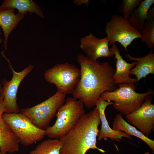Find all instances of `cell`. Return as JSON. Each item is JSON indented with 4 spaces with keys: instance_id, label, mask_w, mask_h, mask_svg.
I'll return each instance as SVG.
<instances>
[{
    "instance_id": "20",
    "label": "cell",
    "mask_w": 154,
    "mask_h": 154,
    "mask_svg": "<svg viewBox=\"0 0 154 154\" xmlns=\"http://www.w3.org/2000/svg\"><path fill=\"white\" fill-rule=\"evenodd\" d=\"M148 18L146 20L143 27L140 31L141 40L144 42L150 49L154 46V7L149 10Z\"/></svg>"
},
{
    "instance_id": "24",
    "label": "cell",
    "mask_w": 154,
    "mask_h": 154,
    "mask_svg": "<svg viewBox=\"0 0 154 154\" xmlns=\"http://www.w3.org/2000/svg\"><path fill=\"white\" fill-rule=\"evenodd\" d=\"M2 86H1V83L0 82V93H1L2 91Z\"/></svg>"
},
{
    "instance_id": "17",
    "label": "cell",
    "mask_w": 154,
    "mask_h": 154,
    "mask_svg": "<svg viewBox=\"0 0 154 154\" xmlns=\"http://www.w3.org/2000/svg\"><path fill=\"white\" fill-rule=\"evenodd\" d=\"M17 9L19 13L30 15L34 13L41 18H44L40 7L32 0H5L0 6V10L7 9Z\"/></svg>"
},
{
    "instance_id": "27",
    "label": "cell",
    "mask_w": 154,
    "mask_h": 154,
    "mask_svg": "<svg viewBox=\"0 0 154 154\" xmlns=\"http://www.w3.org/2000/svg\"><path fill=\"white\" fill-rule=\"evenodd\" d=\"M0 154H2L0 151Z\"/></svg>"
},
{
    "instance_id": "8",
    "label": "cell",
    "mask_w": 154,
    "mask_h": 154,
    "mask_svg": "<svg viewBox=\"0 0 154 154\" xmlns=\"http://www.w3.org/2000/svg\"><path fill=\"white\" fill-rule=\"evenodd\" d=\"M105 31L109 45L112 46L115 42H118L127 52V47L133 41L141 37L140 31L133 27L128 20L117 15L112 16L106 24Z\"/></svg>"
},
{
    "instance_id": "18",
    "label": "cell",
    "mask_w": 154,
    "mask_h": 154,
    "mask_svg": "<svg viewBox=\"0 0 154 154\" xmlns=\"http://www.w3.org/2000/svg\"><path fill=\"white\" fill-rule=\"evenodd\" d=\"M112 129L123 131L129 136H133L145 142L154 152V141L145 136L135 127L131 125L123 118L121 114H117L114 118Z\"/></svg>"
},
{
    "instance_id": "21",
    "label": "cell",
    "mask_w": 154,
    "mask_h": 154,
    "mask_svg": "<svg viewBox=\"0 0 154 154\" xmlns=\"http://www.w3.org/2000/svg\"><path fill=\"white\" fill-rule=\"evenodd\" d=\"M61 144L59 139L44 140L32 150L29 154H60Z\"/></svg>"
},
{
    "instance_id": "26",
    "label": "cell",
    "mask_w": 154,
    "mask_h": 154,
    "mask_svg": "<svg viewBox=\"0 0 154 154\" xmlns=\"http://www.w3.org/2000/svg\"><path fill=\"white\" fill-rule=\"evenodd\" d=\"M144 154H149V152H146Z\"/></svg>"
},
{
    "instance_id": "1",
    "label": "cell",
    "mask_w": 154,
    "mask_h": 154,
    "mask_svg": "<svg viewBox=\"0 0 154 154\" xmlns=\"http://www.w3.org/2000/svg\"><path fill=\"white\" fill-rule=\"evenodd\" d=\"M76 60L80 67V79L72 94L89 108L95 106L101 95L106 91L117 88L113 76L115 71L108 62L99 63L83 54H79Z\"/></svg>"
},
{
    "instance_id": "7",
    "label": "cell",
    "mask_w": 154,
    "mask_h": 154,
    "mask_svg": "<svg viewBox=\"0 0 154 154\" xmlns=\"http://www.w3.org/2000/svg\"><path fill=\"white\" fill-rule=\"evenodd\" d=\"M80 69L68 62L57 64L45 71V80L55 85L57 89L66 94H72L80 78Z\"/></svg>"
},
{
    "instance_id": "3",
    "label": "cell",
    "mask_w": 154,
    "mask_h": 154,
    "mask_svg": "<svg viewBox=\"0 0 154 154\" xmlns=\"http://www.w3.org/2000/svg\"><path fill=\"white\" fill-rule=\"evenodd\" d=\"M119 88L112 91H106L100 97L106 101H113L114 108L120 114L128 115L135 111L141 106L148 95L153 94L150 89L144 93L135 92L134 83H125L118 84Z\"/></svg>"
},
{
    "instance_id": "10",
    "label": "cell",
    "mask_w": 154,
    "mask_h": 154,
    "mask_svg": "<svg viewBox=\"0 0 154 154\" xmlns=\"http://www.w3.org/2000/svg\"><path fill=\"white\" fill-rule=\"evenodd\" d=\"M152 100L151 96H147L138 109L126 116L129 123L148 138L154 125V105L151 103Z\"/></svg>"
},
{
    "instance_id": "12",
    "label": "cell",
    "mask_w": 154,
    "mask_h": 154,
    "mask_svg": "<svg viewBox=\"0 0 154 154\" xmlns=\"http://www.w3.org/2000/svg\"><path fill=\"white\" fill-rule=\"evenodd\" d=\"M113 104L114 102L106 101L100 97L96 102L95 106L99 111L101 123V128L98 135V140H101L103 139L109 138L119 142L123 137L132 139V137L125 132L113 130L110 126L106 117L105 110L108 106Z\"/></svg>"
},
{
    "instance_id": "16",
    "label": "cell",
    "mask_w": 154,
    "mask_h": 154,
    "mask_svg": "<svg viewBox=\"0 0 154 154\" xmlns=\"http://www.w3.org/2000/svg\"><path fill=\"white\" fill-rule=\"evenodd\" d=\"M19 140L9 125L4 120L0 124V151L2 154L12 153L19 149Z\"/></svg>"
},
{
    "instance_id": "2",
    "label": "cell",
    "mask_w": 154,
    "mask_h": 154,
    "mask_svg": "<svg viewBox=\"0 0 154 154\" xmlns=\"http://www.w3.org/2000/svg\"><path fill=\"white\" fill-rule=\"evenodd\" d=\"M101 123L99 111L96 107L85 114L71 130L59 139L61 144L60 154H85L89 149L105 151L96 146L97 137Z\"/></svg>"
},
{
    "instance_id": "9",
    "label": "cell",
    "mask_w": 154,
    "mask_h": 154,
    "mask_svg": "<svg viewBox=\"0 0 154 154\" xmlns=\"http://www.w3.org/2000/svg\"><path fill=\"white\" fill-rule=\"evenodd\" d=\"M1 54L9 62V66L13 74L12 78L10 81L3 79L2 81L3 86L0 95L3 98L6 110L5 113H20V110L17 103V95L18 88L24 78L33 69V66L29 64L22 71L16 72L13 69L10 60L5 56L4 51L2 52Z\"/></svg>"
},
{
    "instance_id": "19",
    "label": "cell",
    "mask_w": 154,
    "mask_h": 154,
    "mask_svg": "<svg viewBox=\"0 0 154 154\" xmlns=\"http://www.w3.org/2000/svg\"><path fill=\"white\" fill-rule=\"evenodd\" d=\"M154 3V0H142L128 19L130 24L137 30L140 31L143 29L148 18L149 11Z\"/></svg>"
},
{
    "instance_id": "15",
    "label": "cell",
    "mask_w": 154,
    "mask_h": 154,
    "mask_svg": "<svg viewBox=\"0 0 154 154\" xmlns=\"http://www.w3.org/2000/svg\"><path fill=\"white\" fill-rule=\"evenodd\" d=\"M14 11L15 9H13L0 10V26L4 32L5 50L7 48V42L10 34L27 14L20 13L15 14Z\"/></svg>"
},
{
    "instance_id": "25",
    "label": "cell",
    "mask_w": 154,
    "mask_h": 154,
    "mask_svg": "<svg viewBox=\"0 0 154 154\" xmlns=\"http://www.w3.org/2000/svg\"><path fill=\"white\" fill-rule=\"evenodd\" d=\"M1 33L0 32V35H1ZM2 41V40H1V38H0V44L1 43Z\"/></svg>"
},
{
    "instance_id": "14",
    "label": "cell",
    "mask_w": 154,
    "mask_h": 154,
    "mask_svg": "<svg viewBox=\"0 0 154 154\" xmlns=\"http://www.w3.org/2000/svg\"><path fill=\"white\" fill-rule=\"evenodd\" d=\"M153 52L151 50L147 55L141 58L134 57L129 54L125 55L129 60L137 62L135 66L130 70L129 75H135L137 82L150 74H154V54Z\"/></svg>"
},
{
    "instance_id": "22",
    "label": "cell",
    "mask_w": 154,
    "mask_h": 154,
    "mask_svg": "<svg viewBox=\"0 0 154 154\" xmlns=\"http://www.w3.org/2000/svg\"><path fill=\"white\" fill-rule=\"evenodd\" d=\"M142 0H123L121 5L118 8V11L123 17L128 20L134 10L140 5Z\"/></svg>"
},
{
    "instance_id": "5",
    "label": "cell",
    "mask_w": 154,
    "mask_h": 154,
    "mask_svg": "<svg viewBox=\"0 0 154 154\" xmlns=\"http://www.w3.org/2000/svg\"><path fill=\"white\" fill-rule=\"evenodd\" d=\"M66 94L57 90L45 101L31 108L21 109L20 113L27 117L37 127L45 130L58 109L65 103Z\"/></svg>"
},
{
    "instance_id": "6",
    "label": "cell",
    "mask_w": 154,
    "mask_h": 154,
    "mask_svg": "<svg viewBox=\"0 0 154 154\" xmlns=\"http://www.w3.org/2000/svg\"><path fill=\"white\" fill-rule=\"evenodd\" d=\"M3 119L9 126L19 143L29 146L42 140L46 135L45 130L40 129L26 116L21 113H4Z\"/></svg>"
},
{
    "instance_id": "11",
    "label": "cell",
    "mask_w": 154,
    "mask_h": 154,
    "mask_svg": "<svg viewBox=\"0 0 154 154\" xmlns=\"http://www.w3.org/2000/svg\"><path fill=\"white\" fill-rule=\"evenodd\" d=\"M80 42V47L86 56L92 60L97 61L102 57L113 56L109 47L107 37L99 38L91 33L81 38Z\"/></svg>"
},
{
    "instance_id": "13",
    "label": "cell",
    "mask_w": 154,
    "mask_h": 154,
    "mask_svg": "<svg viewBox=\"0 0 154 154\" xmlns=\"http://www.w3.org/2000/svg\"><path fill=\"white\" fill-rule=\"evenodd\" d=\"M110 51L116 59V70L113 76L116 84L125 83H135L137 82L136 79L129 77V72L137 63L136 61L131 63L127 62L121 55L119 50L115 44L112 45Z\"/></svg>"
},
{
    "instance_id": "4",
    "label": "cell",
    "mask_w": 154,
    "mask_h": 154,
    "mask_svg": "<svg viewBox=\"0 0 154 154\" xmlns=\"http://www.w3.org/2000/svg\"><path fill=\"white\" fill-rule=\"evenodd\" d=\"M84 106L80 100L73 97L67 98L57 111L55 123L46 129V135L50 138L59 139L67 134L85 114Z\"/></svg>"
},
{
    "instance_id": "23",
    "label": "cell",
    "mask_w": 154,
    "mask_h": 154,
    "mask_svg": "<svg viewBox=\"0 0 154 154\" xmlns=\"http://www.w3.org/2000/svg\"><path fill=\"white\" fill-rule=\"evenodd\" d=\"M6 111L3 97L0 95V124L4 122V120L2 118V116L4 113L6 112Z\"/></svg>"
}]
</instances>
